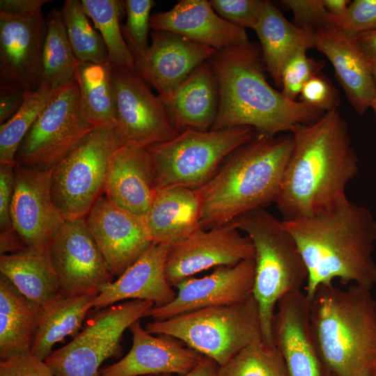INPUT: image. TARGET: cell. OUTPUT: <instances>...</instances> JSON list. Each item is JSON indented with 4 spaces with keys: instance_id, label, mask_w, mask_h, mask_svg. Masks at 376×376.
I'll return each instance as SVG.
<instances>
[{
    "instance_id": "obj_1",
    "label": "cell",
    "mask_w": 376,
    "mask_h": 376,
    "mask_svg": "<svg viewBox=\"0 0 376 376\" xmlns=\"http://www.w3.org/2000/svg\"><path fill=\"white\" fill-rule=\"evenodd\" d=\"M292 149L276 205L282 221L312 215L347 198L359 171L345 120L338 109L290 132Z\"/></svg>"
},
{
    "instance_id": "obj_2",
    "label": "cell",
    "mask_w": 376,
    "mask_h": 376,
    "mask_svg": "<svg viewBox=\"0 0 376 376\" xmlns=\"http://www.w3.org/2000/svg\"><path fill=\"white\" fill-rule=\"evenodd\" d=\"M282 223L306 266L304 292L309 299L319 287L336 279L369 289L376 285L372 257L376 221L367 207L346 198L312 215Z\"/></svg>"
},
{
    "instance_id": "obj_3",
    "label": "cell",
    "mask_w": 376,
    "mask_h": 376,
    "mask_svg": "<svg viewBox=\"0 0 376 376\" xmlns=\"http://www.w3.org/2000/svg\"><path fill=\"white\" fill-rule=\"evenodd\" d=\"M217 80L219 103L211 130L248 126L275 136L318 120L325 112L290 100L265 76L262 54L252 43L217 52L207 61Z\"/></svg>"
},
{
    "instance_id": "obj_4",
    "label": "cell",
    "mask_w": 376,
    "mask_h": 376,
    "mask_svg": "<svg viewBox=\"0 0 376 376\" xmlns=\"http://www.w3.org/2000/svg\"><path fill=\"white\" fill-rule=\"evenodd\" d=\"M291 149L290 133L271 136L257 132L232 152L198 189L202 201L201 228L230 224L275 203Z\"/></svg>"
},
{
    "instance_id": "obj_5",
    "label": "cell",
    "mask_w": 376,
    "mask_h": 376,
    "mask_svg": "<svg viewBox=\"0 0 376 376\" xmlns=\"http://www.w3.org/2000/svg\"><path fill=\"white\" fill-rule=\"evenodd\" d=\"M310 300L311 324L330 376H375L376 300L371 289L351 284L319 287Z\"/></svg>"
},
{
    "instance_id": "obj_6",
    "label": "cell",
    "mask_w": 376,
    "mask_h": 376,
    "mask_svg": "<svg viewBox=\"0 0 376 376\" xmlns=\"http://www.w3.org/2000/svg\"><path fill=\"white\" fill-rule=\"evenodd\" d=\"M230 224L253 244L252 295L258 304L262 340L274 347L273 324L277 304L285 295L302 290L308 279L306 266L282 221L265 208L245 214Z\"/></svg>"
},
{
    "instance_id": "obj_7",
    "label": "cell",
    "mask_w": 376,
    "mask_h": 376,
    "mask_svg": "<svg viewBox=\"0 0 376 376\" xmlns=\"http://www.w3.org/2000/svg\"><path fill=\"white\" fill-rule=\"evenodd\" d=\"M145 329L152 334L179 340L218 366L261 338L258 308L253 295L240 303L202 308L154 320Z\"/></svg>"
},
{
    "instance_id": "obj_8",
    "label": "cell",
    "mask_w": 376,
    "mask_h": 376,
    "mask_svg": "<svg viewBox=\"0 0 376 376\" xmlns=\"http://www.w3.org/2000/svg\"><path fill=\"white\" fill-rule=\"evenodd\" d=\"M256 133L248 126L207 131L188 129L171 140L147 147L155 169L157 190L201 188L232 152Z\"/></svg>"
},
{
    "instance_id": "obj_9",
    "label": "cell",
    "mask_w": 376,
    "mask_h": 376,
    "mask_svg": "<svg viewBox=\"0 0 376 376\" xmlns=\"http://www.w3.org/2000/svg\"><path fill=\"white\" fill-rule=\"evenodd\" d=\"M120 144L114 130L94 128L52 169L53 202L65 219L86 217L102 195L112 156Z\"/></svg>"
},
{
    "instance_id": "obj_10",
    "label": "cell",
    "mask_w": 376,
    "mask_h": 376,
    "mask_svg": "<svg viewBox=\"0 0 376 376\" xmlns=\"http://www.w3.org/2000/svg\"><path fill=\"white\" fill-rule=\"evenodd\" d=\"M152 301L132 299L109 306L91 318L84 329L45 361L56 376H98L102 363L121 354L124 331L147 317Z\"/></svg>"
},
{
    "instance_id": "obj_11",
    "label": "cell",
    "mask_w": 376,
    "mask_h": 376,
    "mask_svg": "<svg viewBox=\"0 0 376 376\" xmlns=\"http://www.w3.org/2000/svg\"><path fill=\"white\" fill-rule=\"evenodd\" d=\"M93 129L81 115L74 79L61 88L28 131L17 151L16 164L52 169Z\"/></svg>"
},
{
    "instance_id": "obj_12",
    "label": "cell",
    "mask_w": 376,
    "mask_h": 376,
    "mask_svg": "<svg viewBox=\"0 0 376 376\" xmlns=\"http://www.w3.org/2000/svg\"><path fill=\"white\" fill-rule=\"evenodd\" d=\"M117 125L114 129L120 146L143 147L168 141L179 134L159 96L133 70L111 64Z\"/></svg>"
},
{
    "instance_id": "obj_13",
    "label": "cell",
    "mask_w": 376,
    "mask_h": 376,
    "mask_svg": "<svg viewBox=\"0 0 376 376\" xmlns=\"http://www.w3.org/2000/svg\"><path fill=\"white\" fill-rule=\"evenodd\" d=\"M49 254L60 285L69 295H98L113 282L85 217L66 219L52 240Z\"/></svg>"
},
{
    "instance_id": "obj_14",
    "label": "cell",
    "mask_w": 376,
    "mask_h": 376,
    "mask_svg": "<svg viewBox=\"0 0 376 376\" xmlns=\"http://www.w3.org/2000/svg\"><path fill=\"white\" fill-rule=\"evenodd\" d=\"M233 224L199 229L170 246L166 260V276L175 287L197 273L223 266H234L253 258L254 248L248 236Z\"/></svg>"
},
{
    "instance_id": "obj_15",
    "label": "cell",
    "mask_w": 376,
    "mask_h": 376,
    "mask_svg": "<svg viewBox=\"0 0 376 376\" xmlns=\"http://www.w3.org/2000/svg\"><path fill=\"white\" fill-rule=\"evenodd\" d=\"M52 172L15 166L10 217L13 229L28 247L49 246L66 220L53 202Z\"/></svg>"
},
{
    "instance_id": "obj_16",
    "label": "cell",
    "mask_w": 376,
    "mask_h": 376,
    "mask_svg": "<svg viewBox=\"0 0 376 376\" xmlns=\"http://www.w3.org/2000/svg\"><path fill=\"white\" fill-rule=\"evenodd\" d=\"M254 276L255 262L251 258L217 267L201 278L190 277L175 286L176 296L171 302L153 306L147 317L162 320L196 309L242 302L252 295Z\"/></svg>"
},
{
    "instance_id": "obj_17",
    "label": "cell",
    "mask_w": 376,
    "mask_h": 376,
    "mask_svg": "<svg viewBox=\"0 0 376 376\" xmlns=\"http://www.w3.org/2000/svg\"><path fill=\"white\" fill-rule=\"evenodd\" d=\"M114 276L121 275L152 243L144 219L102 194L85 217Z\"/></svg>"
},
{
    "instance_id": "obj_18",
    "label": "cell",
    "mask_w": 376,
    "mask_h": 376,
    "mask_svg": "<svg viewBox=\"0 0 376 376\" xmlns=\"http://www.w3.org/2000/svg\"><path fill=\"white\" fill-rule=\"evenodd\" d=\"M45 33L42 12L16 17L0 13V86L37 90Z\"/></svg>"
},
{
    "instance_id": "obj_19",
    "label": "cell",
    "mask_w": 376,
    "mask_h": 376,
    "mask_svg": "<svg viewBox=\"0 0 376 376\" xmlns=\"http://www.w3.org/2000/svg\"><path fill=\"white\" fill-rule=\"evenodd\" d=\"M273 334L289 376H327L311 324L310 300L302 290L279 301Z\"/></svg>"
},
{
    "instance_id": "obj_20",
    "label": "cell",
    "mask_w": 376,
    "mask_h": 376,
    "mask_svg": "<svg viewBox=\"0 0 376 376\" xmlns=\"http://www.w3.org/2000/svg\"><path fill=\"white\" fill-rule=\"evenodd\" d=\"M217 50L178 34L152 30L151 42L144 55L134 58V71L159 93L170 95Z\"/></svg>"
},
{
    "instance_id": "obj_21",
    "label": "cell",
    "mask_w": 376,
    "mask_h": 376,
    "mask_svg": "<svg viewBox=\"0 0 376 376\" xmlns=\"http://www.w3.org/2000/svg\"><path fill=\"white\" fill-rule=\"evenodd\" d=\"M129 329L132 335L130 351L118 361L100 369L98 376L180 375L192 370L205 357L171 336H153L139 320Z\"/></svg>"
},
{
    "instance_id": "obj_22",
    "label": "cell",
    "mask_w": 376,
    "mask_h": 376,
    "mask_svg": "<svg viewBox=\"0 0 376 376\" xmlns=\"http://www.w3.org/2000/svg\"><path fill=\"white\" fill-rule=\"evenodd\" d=\"M150 28L172 32L217 51L250 43L245 29L220 17L207 0H180L150 16Z\"/></svg>"
},
{
    "instance_id": "obj_23",
    "label": "cell",
    "mask_w": 376,
    "mask_h": 376,
    "mask_svg": "<svg viewBox=\"0 0 376 376\" xmlns=\"http://www.w3.org/2000/svg\"><path fill=\"white\" fill-rule=\"evenodd\" d=\"M157 191L155 169L148 148L134 143L118 148L109 164L104 194L144 219Z\"/></svg>"
},
{
    "instance_id": "obj_24",
    "label": "cell",
    "mask_w": 376,
    "mask_h": 376,
    "mask_svg": "<svg viewBox=\"0 0 376 376\" xmlns=\"http://www.w3.org/2000/svg\"><path fill=\"white\" fill-rule=\"evenodd\" d=\"M170 246L152 243L148 249L116 280L108 285L92 301L101 309L127 299L152 301L154 306L171 302L176 292L167 281L166 260Z\"/></svg>"
},
{
    "instance_id": "obj_25",
    "label": "cell",
    "mask_w": 376,
    "mask_h": 376,
    "mask_svg": "<svg viewBox=\"0 0 376 376\" xmlns=\"http://www.w3.org/2000/svg\"><path fill=\"white\" fill-rule=\"evenodd\" d=\"M314 47L329 60L349 102L363 115L376 95V84L369 61L353 39L326 25L314 32Z\"/></svg>"
},
{
    "instance_id": "obj_26",
    "label": "cell",
    "mask_w": 376,
    "mask_h": 376,
    "mask_svg": "<svg viewBox=\"0 0 376 376\" xmlns=\"http://www.w3.org/2000/svg\"><path fill=\"white\" fill-rule=\"evenodd\" d=\"M159 98L179 132L211 130L218 113L219 93L208 61L198 66L170 95Z\"/></svg>"
},
{
    "instance_id": "obj_27",
    "label": "cell",
    "mask_w": 376,
    "mask_h": 376,
    "mask_svg": "<svg viewBox=\"0 0 376 376\" xmlns=\"http://www.w3.org/2000/svg\"><path fill=\"white\" fill-rule=\"evenodd\" d=\"M198 189L174 187L157 190L144 217L152 243L172 246L201 229Z\"/></svg>"
},
{
    "instance_id": "obj_28",
    "label": "cell",
    "mask_w": 376,
    "mask_h": 376,
    "mask_svg": "<svg viewBox=\"0 0 376 376\" xmlns=\"http://www.w3.org/2000/svg\"><path fill=\"white\" fill-rule=\"evenodd\" d=\"M42 312L3 275L0 277V358L30 353Z\"/></svg>"
},
{
    "instance_id": "obj_29",
    "label": "cell",
    "mask_w": 376,
    "mask_h": 376,
    "mask_svg": "<svg viewBox=\"0 0 376 376\" xmlns=\"http://www.w3.org/2000/svg\"><path fill=\"white\" fill-rule=\"evenodd\" d=\"M262 47L263 61L275 85L281 87L287 60L299 49L314 47V33L290 22L269 1L254 29Z\"/></svg>"
},
{
    "instance_id": "obj_30",
    "label": "cell",
    "mask_w": 376,
    "mask_h": 376,
    "mask_svg": "<svg viewBox=\"0 0 376 376\" xmlns=\"http://www.w3.org/2000/svg\"><path fill=\"white\" fill-rule=\"evenodd\" d=\"M0 272L23 295L41 306L60 292L49 246L1 255Z\"/></svg>"
},
{
    "instance_id": "obj_31",
    "label": "cell",
    "mask_w": 376,
    "mask_h": 376,
    "mask_svg": "<svg viewBox=\"0 0 376 376\" xmlns=\"http://www.w3.org/2000/svg\"><path fill=\"white\" fill-rule=\"evenodd\" d=\"M97 295L59 292L42 306V312L30 353L45 360L52 352L56 343L67 336L77 335Z\"/></svg>"
},
{
    "instance_id": "obj_32",
    "label": "cell",
    "mask_w": 376,
    "mask_h": 376,
    "mask_svg": "<svg viewBox=\"0 0 376 376\" xmlns=\"http://www.w3.org/2000/svg\"><path fill=\"white\" fill-rule=\"evenodd\" d=\"M111 63L101 65L79 61L75 79L79 91L80 111L94 128L114 130L117 112L111 77Z\"/></svg>"
},
{
    "instance_id": "obj_33",
    "label": "cell",
    "mask_w": 376,
    "mask_h": 376,
    "mask_svg": "<svg viewBox=\"0 0 376 376\" xmlns=\"http://www.w3.org/2000/svg\"><path fill=\"white\" fill-rule=\"evenodd\" d=\"M79 61L70 44L61 11L53 9L45 19L39 88L56 90L75 79Z\"/></svg>"
},
{
    "instance_id": "obj_34",
    "label": "cell",
    "mask_w": 376,
    "mask_h": 376,
    "mask_svg": "<svg viewBox=\"0 0 376 376\" xmlns=\"http://www.w3.org/2000/svg\"><path fill=\"white\" fill-rule=\"evenodd\" d=\"M84 9L104 42L110 63L134 70V57L123 35L120 20L125 1L81 0Z\"/></svg>"
},
{
    "instance_id": "obj_35",
    "label": "cell",
    "mask_w": 376,
    "mask_h": 376,
    "mask_svg": "<svg viewBox=\"0 0 376 376\" xmlns=\"http://www.w3.org/2000/svg\"><path fill=\"white\" fill-rule=\"evenodd\" d=\"M61 88H38L25 91L24 100L16 113L0 126V164L15 165L19 146L45 107L58 95Z\"/></svg>"
},
{
    "instance_id": "obj_36",
    "label": "cell",
    "mask_w": 376,
    "mask_h": 376,
    "mask_svg": "<svg viewBox=\"0 0 376 376\" xmlns=\"http://www.w3.org/2000/svg\"><path fill=\"white\" fill-rule=\"evenodd\" d=\"M60 11L77 59L80 62L108 64L109 58L103 38L91 24L81 1L65 0Z\"/></svg>"
},
{
    "instance_id": "obj_37",
    "label": "cell",
    "mask_w": 376,
    "mask_h": 376,
    "mask_svg": "<svg viewBox=\"0 0 376 376\" xmlns=\"http://www.w3.org/2000/svg\"><path fill=\"white\" fill-rule=\"evenodd\" d=\"M215 376H289L283 359L274 347L261 338L248 345L226 363L218 366Z\"/></svg>"
},
{
    "instance_id": "obj_38",
    "label": "cell",
    "mask_w": 376,
    "mask_h": 376,
    "mask_svg": "<svg viewBox=\"0 0 376 376\" xmlns=\"http://www.w3.org/2000/svg\"><path fill=\"white\" fill-rule=\"evenodd\" d=\"M152 0L125 1L126 23L121 26L123 35L134 58L142 56L150 44L148 32Z\"/></svg>"
},
{
    "instance_id": "obj_39",
    "label": "cell",
    "mask_w": 376,
    "mask_h": 376,
    "mask_svg": "<svg viewBox=\"0 0 376 376\" xmlns=\"http://www.w3.org/2000/svg\"><path fill=\"white\" fill-rule=\"evenodd\" d=\"M306 49L296 51L285 62L281 72V93L296 101L303 86L324 67V61H315L306 54Z\"/></svg>"
},
{
    "instance_id": "obj_40",
    "label": "cell",
    "mask_w": 376,
    "mask_h": 376,
    "mask_svg": "<svg viewBox=\"0 0 376 376\" xmlns=\"http://www.w3.org/2000/svg\"><path fill=\"white\" fill-rule=\"evenodd\" d=\"M329 25L346 36H355L376 29V0H354L338 16L329 13Z\"/></svg>"
},
{
    "instance_id": "obj_41",
    "label": "cell",
    "mask_w": 376,
    "mask_h": 376,
    "mask_svg": "<svg viewBox=\"0 0 376 376\" xmlns=\"http://www.w3.org/2000/svg\"><path fill=\"white\" fill-rule=\"evenodd\" d=\"M216 13L228 22L254 30L261 15L265 1L261 0H210Z\"/></svg>"
},
{
    "instance_id": "obj_42",
    "label": "cell",
    "mask_w": 376,
    "mask_h": 376,
    "mask_svg": "<svg viewBox=\"0 0 376 376\" xmlns=\"http://www.w3.org/2000/svg\"><path fill=\"white\" fill-rule=\"evenodd\" d=\"M300 102L324 112L337 109L340 98L336 89L325 77L316 75L302 87Z\"/></svg>"
},
{
    "instance_id": "obj_43",
    "label": "cell",
    "mask_w": 376,
    "mask_h": 376,
    "mask_svg": "<svg viewBox=\"0 0 376 376\" xmlns=\"http://www.w3.org/2000/svg\"><path fill=\"white\" fill-rule=\"evenodd\" d=\"M293 14L295 25L315 32L329 25V13L323 0H284L281 1Z\"/></svg>"
},
{
    "instance_id": "obj_44",
    "label": "cell",
    "mask_w": 376,
    "mask_h": 376,
    "mask_svg": "<svg viewBox=\"0 0 376 376\" xmlns=\"http://www.w3.org/2000/svg\"><path fill=\"white\" fill-rule=\"evenodd\" d=\"M0 376H56L47 363L31 353L0 361Z\"/></svg>"
},
{
    "instance_id": "obj_45",
    "label": "cell",
    "mask_w": 376,
    "mask_h": 376,
    "mask_svg": "<svg viewBox=\"0 0 376 376\" xmlns=\"http://www.w3.org/2000/svg\"><path fill=\"white\" fill-rule=\"evenodd\" d=\"M15 165L0 164V230L13 228L10 206L14 191Z\"/></svg>"
},
{
    "instance_id": "obj_46",
    "label": "cell",
    "mask_w": 376,
    "mask_h": 376,
    "mask_svg": "<svg viewBox=\"0 0 376 376\" xmlns=\"http://www.w3.org/2000/svg\"><path fill=\"white\" fill-rule=\"evenodd\" d=\"M25 91L12 86H0V124L12 118L22 105Z\"/></svg>"
},
{
    "instance_id": "obj_47",
    "label": "cell",
    "mask_w": 376,
    "mask_h": 376,
    "mask_svg": "<svg viewBox=\"0 0 376 376\" xmlns=\"http://www.w3.org/2000/svg\"><path fill=\"white\" fill-rule=\"evenodd\" d=\"M52 1L48 0H1L0 13L25 17L42 12V6Z\"/></svg>"
},
{
    "instance_id": "obj_48",
    "label": "cell",
    "mask_w": 376,
    "mask_h": 376,
    "mask_svg": "<svg viewBox=\"0 0 376 376\" xmlns=\"http://www.w3.org/2000/svg\"><path fill=\"white\" fill-rule=\"evenodd\" d=\"M28 246L13 228L1 231L0 253L1 255L17 253L24 250Z\"/></svg>"
},
{
    "instance_id": "obj_49",
    "label": "cell",
    "mask_w": 376,
    "mask_h": 376,
    "mask_svg": "<svg viewBox=\"0 0 376 376\" xmlns=\"http://www.w3.org/2000/svg\"><path fill=\"white\" fill-rule=\"evenodd\" d=\"M352 39L368 61L376 60V29L359 34Z\"/></svg>"
},
{
    "instance_id": "obj_50",
    "label": "cell",
    "mask_w": 376,
    "mask_h": 376,
    "mask_svg": "<svg viewBox=\"0 0 376 376\" xmlns=\"http://www.w3.org/2000/svg\"><path fill=\"white\" fill-rule=\"evenodd\" d=\"M218 365L212 359L204 357L192 370L178 376H215ZM151 376H174L173 374H162Z\"/></svg>"
},
{
    "instance_id": "obj_51",
    "label": "cell",
    "mask_w": 376,
    "mask_h": 376,
    "mask_svg": "<svg viewBox=\"0 0 376 376\" xmlns=\"http://www.w3.org/2000/svg\"><path fill=\"white\" fill-rule=\"evenodd\" d=\"M323 3L329 13L338 16L346 11L351 1L349 0H323Z\"/></svg>"
},
{
    "instance_id": "obj_52",
    "label": "cell",
    "mask_w": 376,
    "mask_h": 376,
    "mask_svg": "<svg viewBox=\"0 0 376 376\" xmlns=\"http://www.w3.org/2000/svg\"><path fill=\"white\" fill-rule=\"evenodd\" d=\"M371 72L375 80V82L376 84V60L375 61H369Z\"/></svg>"
},
{
    "instance_id": "obj_53",
    "label": "cell",
    "mask_w": 376,
    "mask_h": 376,
    "mask_svg": "<svg viewBox=\"0 0 376 376\" xmlns=\"http://www.w3.org/2000/svg\"><path fill=\"white\" fill-rule=\"evenodd\" d=\"M370 108L373 109L374 113H375V117H376V95L371 103V105H370Z\"/></svg>"
},
{
    "instance_id": "obj_54",
    "label": "cell",
    "mask_w": 376,
    "mask_h": 376,
    "mask_svg": "<svg viewBox=\"0 0 376 376\" xmlns=\"http://www.w3.org/2000/svg\"><path fill=\"white\" fill-rule=\"evenodd\" d=\"M375 376H376V370H375Z\"/></svg>"
}]
</instances>
